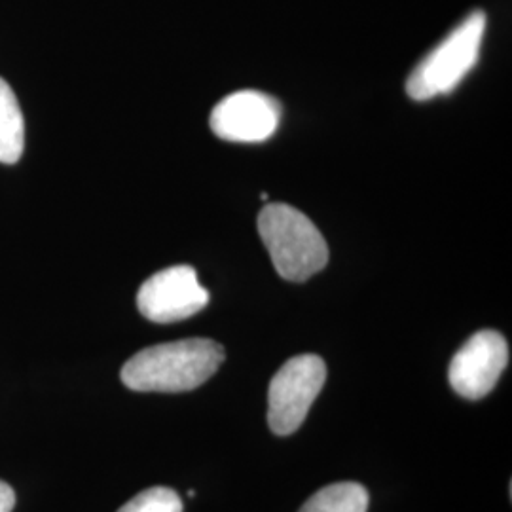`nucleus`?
Listing matches in <instances>:
<instances>
[{
    "instance_id": "obj_1",
    "label": "nucleus",
    "mask_w": 512,
    "mask_h": 512,
    "mask_svg": "<svg viewBox=\"0 0 512 512\" xmlns=\"http://www.w3.org/2000/svg\"><path fill=\"white\" fill-rule=\"evenodd\" d=\"M224 357L219 342L207 338L158 344L129 359L122 368V382L141 393L192 391L219 370Z\"/></svg>"
},
{
    "instance_id": "obj_4",
    "label": "nucleus",
    "mask_w": 512,
    "mask_h": 512,
    "mask_svg": "<svg viewBox=\"0 0 512 512\" xmlns=\"http://www.w3.org/2000/svg\"><path fill=\"white\" fill-rule=\"evenodd\" d=\"M325 380V361L311 353L289 359L275 372L268 389V423L275 435L287 437L300 429Z\"/></svg>"
},
{
    "instance_id": "obj_11",
    "label": "nucleus",
    "mask_w": 512,
    "mask_h": 512,
    "mask_svg": "<svg viewBox=\"0 0 512 512\" xmlns=\"http://www.w3.org/2000/svg\"><path fill=\"white\" fill-rule=\"evenodd\" d=\"M14 505H16L14 490L0 480V512H12Z\"/></svg>"
},
{
    "instance_id": "obj_9",
    "label": "nucleus",
    "mask_w": 512,
    "mask_h": 512,
    "mask_svg": "<svg viewBox=\"0 0 512 512\" xmlns=\"http://www.w3.org/2000/svg\"><path fill=\"white\" fill-rule=\"evenodd\" d=\"M368 492L359 482H336L311 495L298 512H366Z\"/></svg>"
},
{
    "instance_id": "obj_6",
    "label": "nucleus",
    "mask_w": 512,
    "mask_h": 512,
    "mask_svg": "<svg viewBox=\"0 0 512 512\" xmlns=\"http://www.w3.org/2000/svg\"><path fill=\"white\" fill-rule=\"evenodd\" d=\"M509 365V344L497 330L473 334L454 355L448 380L459 397L478 401L494 391Z\"/></svg>"
},
{
    "instance_id": "obj_3",
    "label": "nucleus",
    "mask_w": 512,
    "mask_h": 512,
    "mask_svg": "<svg viewBox=\"0 0 512 512\" xmlns=\"http://www.w3.org/2000/svg\"><path fill=\"white\" fill-rule=\"evenodd\" d=\"M486 31V14L471 12L458 27L418 63L406 80V93L416 101H429L458 88L478 61Z\"/></svg>"
},
{
    "instance_id": "obj_5",
    "label": "nucleus",
    "mask_w": 512,
    "mask_h": 512,
    "mask_svg": "<svg viewBox=\"0 0 512 512\" xmlns=\"http://www.w3.org/2000/svg\"><path fill=\"white\" fill-rule=\"evenodd\" d=\"M209 304V293L192 266H171L148 277L137 294V308L152 323H177Z\"/></svg>"
},
{
    "instance_id": "obj_10",
    "label": "nucleus",
    "mask_w": 512,
    "mask_h": 512,
    "mask_svg": "<svg viewBox=\"0 0 512 512\" xmlns=\"http://www.w3.org/2000/svg\"><path fill=\"white\" fill-rule=\"evenodd\" d=\"M118 512H183V499L171 488L156 486L135 495Z\"/></svg>"
},
{
    "instance_id": "obj_7",
    "label": "nucleus",
    "mask_w": 512,
    "mask_h": 512,
    "mask_svg": "<svg viewBox=\"0 0 512 512\" xmlns=\"http://www.w3.org/2000/svg\"><path fill=\"white\" fill-rule=\"evenodd\" d=\"M281 107L262 92H236L224 97L211 112L213 133L232 143H264L279 128Z\"/></svg>"
},
{
    "instance_id": "obj_8",
    "label": "nucleus",
    "mask_w": 512,
    "mask_h": 512,
    "mask_svg": "<svg viewBox=\"0 0 512 512\" xmlns=\"http://www.w3.org/2000/svg\"><path fill=\"white\" fill-rule=\"evenodd\" d=\"M25 148V120L18 97L0 78V164H16Z\"/></svg>"
},
{
    "instance_id": "obj_2",
    "label": "nucleus",
    "mask_w": 512,
    "mask_h": 512,
    "mask_svg": "<svg viewBox=\"0 0 512 512\" xmlns=\"http://www.w3.org/2000/svg\"><path fill=\"white\" fill-rule=\"evenodd\" d=\"M258 234L287 281L302 283L329 262V245L302 211L287 203H268L258 215Z\"/></svg>"
}]
</instances>
